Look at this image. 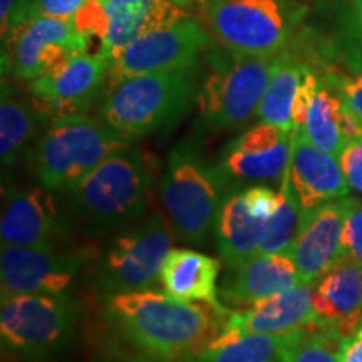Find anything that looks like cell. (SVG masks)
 <instances>
[{"mask_svg":"<svg viewBox=\"0 0 362 362\" xmlns=\"http://www.w3.org/2000/svg\"><path fill=\"white\" fill-rule=\"evenodd\" d=\"M265 221L252 214L238 185L225 193L215 215L214 237L226 267H237L259 253Z\"/></svg>","mask_w":362,"mask_h":362,"instance_id":"7402d4cb","label":"cell"},{"mask_svg":"<svg viewBox=\"0 0 362 362\" xmlns=\"http://www.w3.org/2000/svg\"><path fill=\"white\" fill-rule=\"evenodd\" d=\"M17 2L19 0H0V25H2V37L11 29V22L13 17V12L17 8Z\"/></svg>","mask_w":362,"mask_h":362,"instance_id":"74e56055","label":"cell"},{"mask_svg":"<svg viewBox=\"0 0 362 362\" xmlns=\"http://www.w3.org/2000/svg\"><path fill=\"white\" fill-rule=\"evenodd\" d=\"M342 362H362V319L354 332L344 337Z\"/></svg>","mask_w":362,"mask_h":362,"instance_id":"8d00e7d4","label":"cell"},{"mask_svg":"<svg viewBox=\"0 0 362 362\" xmlns=\"http://www.w3.org/2000/svg\"><path fill=\"white\" fill-rule=\"evenodd\" d=\"M202 62L124 79L107 90L101 119L129 139L168 129L197 101Z\"/></svg>","mask_w":362,"mask_h":362,"instance_id":"3957f363","label":"cell"},{"mask_svg":"<svg viewBox=\"0 0 362 362\" xmlns=\"http://www.w3.org/2000/svg\"><path fill=\"white\" fill-rule=\"evenodd\" d=\"M173 245V235L160 211L136 221L116 235L90 269L98 292L121 293L151 291Z\"/></svg>","mask_w":362,"mask_h":362,"instance_id":"9c48e42d","label":"cell"},{"mask_svg":"<svg viewBox=\"0 0 362 362\" xmlns=\"http://www.w3.org/2000/svg\"><path fill=\"white\" fill-rule=\"evenodd\" d=\"M220 262L189 248H173L161 269V287L166 296L180 302H205L228 312L220 302Z\"/></svg>","mask_w":362,"mask_h":362,"instance_id":"44dd1931","label":"cell"},{"mask_svg":"<svg viewBox=\"0 0 362 362\" xmlns=\"http://www.w3.org/2000/svg\"><path fill=\"white\" fill-rule=\"evenodd\" d=\"M344 337L319 324L305 325L288 334L280 349L282 362H342Z\"/></svg>","mask_w":362,"mask_h":362,"instance_id":"f1b7e54d","label":"cell"},{"mask_svg":"<svg viewBox=\"0 0 362 362\" xmlns=\"http://www.w3.org/2000/svg\"><path fill=\"white\" fill-rule=\"evenodd\" d=\"M215 40L206 27L193 17L158 27L121 49L112 57L107 86L151 72L173 71L202 62Z\"/></svg>","mask_w":362,"mask_h":362,"instance_id":"30bf717a","label":"cell"},{"mask_svg":"<svg viewBox=\"0 0 362 362\" xmlns=\"http://www.w3.org/2000/svg\"><path fill=\"white\" fill-rule=\"evenodd\" d=\"M292 134L279 126L260 121L230 139L221 149L220 165L238 181L282 178L291 160Z\"/></svg>","mask_w":362,"mask_h":362,"instance_id":"2e32d148","label":"cell"},{"mask_svg":"<svg viewBox=\"0 0 362 362\" xmlns=\"http://www.w3.org/2000/svg\"><path fill=\"white\" fill-rule=\"evenodd\" d=\"M104 6L110 16V35L101 52L111 61L141 35L187 17L183 8L171 0H107Z\"/></svg>","mask_w":362,"mask_h":362,"instance_id":"603a6c76","label":"cell"},{"mask_svg":"<svg viewBox=\"0 0 362 362\" xmlns=\"http://www.w3.org/2000/svg\"><path fill=\"white\" fill-rule=\"evenodd\" d=\"M291 334V332H288ZM288 334L220 332L214 341L185 362H272L279 359Z\"/></svg>","mask_w":362,"mask_h":362,"instance_id":"4316f807","label":"cell"},{"mask_svg":"<svg viewBox=\"0 0 362 362\" xmlns=\"http://www.w3.org/2000/svg\"><path fill=\"white\" fill-rule=\"evenodd\" d=\"M314 285L300 284L292 291L264 298L245 309L230 312L221 332L230 334H288L317 324L312 305Z\"/></svg>","mask_w":362,"mask_h":362,"instance_id":"d6986e66","label":"cell"},{"mask_svg":"<svg viewBox=\"0 0 362 362\" xmlns=\"http://www.w3.org/2000/svg\"><path fill=\"white\" fill-rule=\"evenodd\" d=\"M344 257L362 267V200L351 194L344 226Z\"/></svg>","mask_w":362,"mask_h":362,"instance_id":"836d02e7","label":"cell"},{"mask_svg":"<svg viewBox=\"0 0 362 362\" xmlns=\"http://www.w3.org/2000/svg\"><path fill=\"white\" fill-rule=\"evenodd\" d=\"M151 173L138 148L126 146L101 163L69 193V210L89 232H116L146 214Z\"/></svg>","mask_w":362,"mask_h":362,"instance_id":"8992f818","label":"cell"},{"mask_svg":"<svg viewBox=\"0 0 362 362\" xmlns=\"http://www.w3.org/2000/svg\"><path fill=\"white\" fill-rule=\"evenodd\" d=\"M84 255L59 247L2 245V296L67 293L84 265Z\"/></svg>","mask_w":362,"mask_h":362,"instance_id":"4fadbf2b","label":"cell"},{"mask_svg":"<svg viewBox=\"0 0 362 362\" xmlns=\"http://www.w3.org/2000/svg\"><path fill=\"white\" fill-rule=\"evenodd\" d=\"M298 131H302L315 146L337 158L347 141L342 101L330 84L325 71L320 72L319 83L312 93L304 126Z\"/></svg>","mask_w":362,"mask_h":362,"instance_id":"d4e9b609","label":"cell"},{"mask_svg":"<svg viewBox=\"0 0 362 362\" xmlns=\"http://www.w3.org/2000/svg\"><path fill=\"white\" fill-rule=\"evenodd\" d=\"M243 193H245L247 205L252 214L262 220H269L272 211L277 206L279 192H274L270 187L255 185V187L243 188Z\"/></svg>","mask_w":362,"mask_h":362,"instance_id":"d590c367","label":"cell"},{"mask_svg":"<svg viewBox=\"0 0 362 362\" xmlns=\"http://www.w3.org/2000/svg\"><path fill=\"white\" fill-rule=\"evenodd\" d=\"M344 175L352 189L362 193V138H349L339 155Z\"/></svg>","mask_w":362,"mask_h":362,"instance_id":"e575fe53","label":"cell"},{"mask_svg":"<svg viewBox=\"0 0 362 362\" xmlns=\"http://www.w3.org/2000/svg\"><path fill=\"white\" fill-rule=\"evenodd\" d=\"M235 185L220 161L210 160L193 139L175 144L166 156L160 193L176 238L205 245L221 198Z\"/></svg>","mask_w":362,"mask_h":362,"instance_id":"7a4b0ae2","label":"cell"},{"mask_svg":"<svg viewBox=\"0 0 362 362\" xmlns=\"http://www.w3.org/2000/svg\"><path fill=\"white\" fill-rule=\"evenodd\" d=\"M346 214L347 197L302 210L297 233L287 252L302 284L314 285L344 259Z\"/></svg>","mask_w":362,"mask_h":362,"instance_id":"9a60e30c","label":"cell"},{"mask_svg":"<svg viewBox=\"0 0 362 362\" xmlns=\"http://www.w3.org/2000/svg\"><path fill=\"white\" fill-rule=\"evenodd\" d=\"M44 117L30 99L22 98L11 81L2 78L0 96V156L4 168H11L29 156L37 126Z\"/></svg>","mask_w":362,"mask_h":362,"instance_id":"cb8c5ba5","label":"cell"},{"mask_svg":"<svg viewBox=\"0 0 362 362\" xmlns=\"http://www.w3.org/2000/svg\"><path fill=\"white\" fill-rule=\"evenodd\" d=\"M76 29L84 35L86 39L99 42V51L110 35V16H107L106 6L99 0H86L83 7L72 17Z\"/></svg>","mask_w":362,"mask_h":362,"instance_id":"1f68e13d","label":"cell"},{"mask_svg":"<svg viewBox=\"0 0 362 362\" xmlns=\"http://www.w3.org/2000/svg\"><path fill=\"white\" fill-rule=\"evenodd\" d=\"M297 267L287 253H257L237 267H226L220 302L247 307L300 285Z\"/></svg>","mask_w":362,"mask_h":362,"instance_id":"ac0fdd59","label":"cell"},{"mask_svg":"<svg viewBox=\"0 0 362 362\" xmlns=\"http://www.w3.org/2000/svg\"><path fill=\"white\" fill-rule=\"evenodd\" d=\"M171 2L176 4V6L181 8H188L189 6H192V0H171Z\"/></svg>","mask_w":362,"mask_h":362,"instance_id":"ab89813d","label":"cell"},{"mask_svg":"<svg viewBox=\"0 0 362 362\" xmlns=\"http://www.w3.org/2000/svg\"><path fill=\"white\" fill-rule=\"evenodd\" d=\"M33 2V0H19V2H17V8H16V12H13V17L17 16V13H19L22 8H25L27 6H29V4ZM13 17H12V21H13ZM11 25H12V22H11ZM11 30V29H8Z\"/></svg>","mask_w":362,"mask_h":362,"instance_id":"f35d334b","label":"cell"},{"mask_svg":"<svg viewBox=\"0 0 362 362\" xmlns=\"http://www.w3.org/2000/svg\"><path fill=\"white\" fill-rule=\"evenodd\" d=\"M79 317L81 302L69 292L2 296V349L30 361L61 354L74 339Z\"/></svg>","mask_w":362,"mask_h":362,"instance_id":"ba28073f","label":"cell"},{"mask_svg":"<svg viewBox=\"0 0 362 362\" xmlns=\"http://www.w3.org/2000/svg\"><path fill=\"white\" fill-rule=\"evenodd\" d=\"M86 0H33L25 8L13 17L11 29L24 24L27 21L39 19V17H51V19L71 21L76 12L83 7ZM7 35V34H6Z\"/></svg>","mask_w":362,"mask_h":362,"instance_id":"d6a6232c","label":"cell"},{"mask_svg":"<svg viewBox=\"0 0 362 362\" xmlns=\"http://www.w3.org/2000/svg\"><path fill=\"white\" fill-rule=\"evenodd\" d=\"M275 57H237L214 44L205 52L206 71L202 69L197 93L200 124L206 131L240 128L253 115L269 86Z\"/></svg>","mask_w":362,"mask_h":362,"instance_id":"52a82bcc","label":"cell"},{"mask_svg":"<svg viewBox=\"0 0 362 362\" xmlns=\"http://www.w3.org/2000/svg\"><path fill=\"white\" fill-rule=\"evenodd\" d=\"M344 106V129L347 139L362 138V74H337L325 71Z\"/></svg>","mask_w":362,"mask_h":362,"instance_id":"4dcf8cb0","label":"cell"},{"mask_svg":"<svg viewBox=\"0 0 362 362\" xmlns=\"http://www.w3.org/2000/svg\"><path fill=\"white\" fill-rule=\"evenodd\" d=\"M88 49L89 40L72 19L27 21L2 37V76L11 72L17 81L30 83Z\"/></svg>","mask_w":362,"mask_h":362,"instance_id":"8fae6325","label":"cell"},{"mask_svg":"<svg viewBox=\"0 0 362 362\" xmlns=\"http://www.w3.org/2000/svg\"><path fill=\"white\" fill-rule=\"evenodd\" d=\"M99 2H103V4H106V2H107V0H99Z\"/></svg>","mask_w":362,"mask_h":362,"instance_id":"b9f144b4","label":"cell"},{"mask_svg":"<svg viewBox=\"0 0 362 362\" xmlns=\"http://www.w3.org/2000/svg\"><path fill=\"white\" fill-rule=\"evenodd\" d=\"M307 66L309 64L305 61L288 52L287 49L279 54L269 86L257 110V117L260 121L279 126L291 134L296 133L292 121L293 99L297 96L298 86L304 79Z\"/></svg>","mask_w":362,"mask_h":362,"instance_id":"484cf974","label":"cell"},{"mask_svg":"<svg viewBox=\"0 0 362 362\" xmlns=\"http://www.w3.org/2000/svg\"><path fill=\"white\" fill-rule=\"evenodd\" d=\"M322 54L349 74H362V0H344Z\"/></svg>","mask_w":362,"mask_h":362,"instance_id":"83f0119b","label":"cell"},{"mask_svg":"<svg viewBox=\"0 0 362 362\" xmlns=\"http://www.w3.org/2000/svg\"><path fill=\"white\" fill-rule=\"evenodd\" d=\"M287 173L302 210L349 197L339 158L310 143L302 131L292 134Z\"/></svg>","mask_w":362,"mask_h":362,"instance_id":"e0dca14e","label":"cell"},{"mask_svg":"<svg viewBox=\"0 0 362 362\" xmlns=\"http://www.w3.org/2000/svg\"><path fill=\"white\" fill-rule=\"evenodd\" d=\"M106 322L131 346L155 359L185 362L223 329L226 312L205 302H180L165 292L104 293Z\"/></svg>","mask_w":362,"mask_h":362,"instance_id":"6da1fadb","label":"cell"},{"mask_svg":"<svg viewBox=\"0 0 362 362\" xmlns=\"http://www.w3.org/2000/svg\"><path fill=\"white\" fill-rule=\"evenodd\" d=\"M312 305L317 324L351 336L362 319V267L344 257L314 284Z\"/></svg>","mask_w":362,"mask_h":362,"instance_id":"ffe728a7","label":"cell"},{"mask_svg":"<svg viewBox=\"0 0 362 362\" xmlns=\"http://www.w3.org/2000/svg\"><path fill=\"white\" fill-rule=\"evenodd\" d=\"M202 24L237 57L269 59L288 47L307 13L302 0H197Z\"/></svg>","mask_w":362,"mask_h":362,"instance_id":"277c9868","label":"cell"},{"mask_svg":"<svg viewBox=\"0 0 362 362\" xmlns=\"http://www.w3.org/2000/svg\"><path fill=\"white\" fill-rule=\"evenodd\" d=\"M300 214V203L292 188L291 176L285 171L279 188L277 206L265 221L259 253H287L297 233Z\"/></svg>","mask_w":362,"mask_h":362,"instance_id":"f546056e","label":"cell"},{"mask_svg":"<svg viewBox=\"0 0 362 362\" xmlns=\"http://www.w3.org/2000/svg\"><path fill=\"white\" fill-rule=\"evenodd\" d=\"M111 59L98 52H83L56 69L30 81L29 99L39 115L52 121L66 115L84 112L107 84Z\"/></svg>","mask_w":362,"mask_h":362,"instance_id":"7c38bea8","label":"cell"},{"mask_svg":"<svg viewBox=\"0 0 362 362\" xmlns=\"http://www.w3.org/2000/svg\"><path fill=\"white\" fill-rule=\"evenodd\" d=\"M302 2H309V0H302Z\"/></svg>","mask_w":362,"mask_h":362,"instance_id":"ee69618b","label":"cell"},{"mask_svg":"<svg viewBox=\"0 0 362 362\" xmlns=\"http://www.w3.org/2000/svg\"><path fill=\"white\" fill-rule=\"evenodd\" d=\"M134 144L104 121L84 112L56 117L29 153L39 185L69 194L101 163Z\"/></svg>","mask_w":362,"mask_h":362,"instance_id":"5b68a950","label":"cell"},{"mask_svg":"<svg viewBox=\"0 0 362 362\" xmlns=\"http://www.w3.org/2000/svg\"><path fill=\"white\" fill-rule=\"evenodd\" d=\"M54 194L42 185L21 188L4 183L2 245L57 247L67 235V221Z\"/></svg>","mask_w":362,"mask_h":362,"instance_id":"5bb4252c","label":"cell"},{"mask_svg":"<svg viewBox=\"0 0 362 362\" xmlns=\"http://www.w3.org/2000/svg\"><path fill=\"white\" fill-rule=\"evenodd\" d=\"M133 362H173V361H163V359H155V357H144V359H136Z\"/></svg>","mask_w":362,"mask_h":362,"instance_id":"60d3db41","label":"cell"},{"mask_svg":"<svg viewBox=\"0 0 362 362\" xmlns=\"http://www.w3.org/2000/svg\"><path fill=\"white\" fill-rule=\"evenodd\" d=\"M272 362H282L280 359H275V361H272Z\"/></svg>","mask_w":362,"mask_h":362,"instance_id":"7bdbcfd3","label":"cell"}]
</instances>
